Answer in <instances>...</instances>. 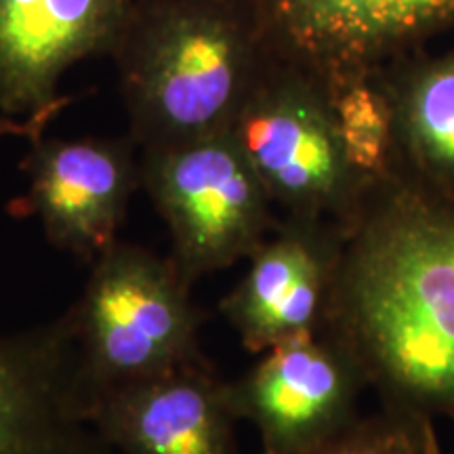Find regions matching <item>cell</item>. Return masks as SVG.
Masks as SVG:
<instances>
[{
  "instance_id": "obj_1",
  "label": "cell",
  "mask_w": 454,
  "mask_h": 454,
  "mask_svg": "<svg viewBox=\"0 0 454 454\" xmlns=\"http://www.w3.org/2000/svg\"><path fill=\"white\" fill-rule=\"evenodd\" d=\"M325 331L381 404L454 421V194L397 164L368 185Z\"/></svg>"
},
{
  "instance_id": "obj_2",
  "label": "cell",
  "mask_w": 454,
  "mask_h": 454,
  "mask_svg": "<svg viewBox=\"0 0 454 454\" xmlns=\"http://www.w3.org/2000/svg\"><path fill=\"white\" fill-rule=\"evenodd\" d=\"M139 150L223 133L270 57L248 0H133L112 51Z\"/></svg>"
},
{
  "instance_id": "obj_3",
  "label": "cell",
  "mask_w": 454,
  "mask_h": 454,
  "mask_svg": "<svg viewBox=\"0 0 454 454\" xmlns=\"http://www.w3.org/2000/svg\"><path fill=\"white\" fill-rule=\"evenodd\" d=\"M70 309L90 402L200 360L202 314L173 259L118 240Z\"/></svg>"
},
{
  "instance_id": "obj_4",
  "label": "cell",
  "mask_w": 454,
  "mask_h": 454,
  "mask_svg": "<svg viewBox=\"0 0 454 454\" xmlns=\"http://www.w3.org/2000/svg\"><path fill=\"white\" fill-rule=\"evenodd\" d=\"M231 133L284 217L326 219L348 234L371 184L348 162L325 78L270 51Z\"/></svg>"
},
{
  "instance_id": "obj_5",
  "label": "cell",
  "mask_w": 454,
  "mask_h": 454,
  "mask_svg": "<svg viewBox=\"0 0 454 454\" xmlns=\"http://www.w3.org/2000/svg\"><path fill=\"white\" fill-rule=\"evenodd\" d=\"M141 187L167 221L181 276L194 284L248 259L278 219L234 133L139 150Z\"/></svg>"
},
{
  "instance_id": "obj_6",
  "label": "cell",
  "mask_w": 454,
  "mask_h": 454,
  "mask_svg": "<svg viewBox=\"0 0 454 454\" xmlns=\"http://www.w3.org/2000/svg\"><path fill=\"white\" fill-rule=\"evenodd\" d=\"M271 53L325 81L377 74L454 34V0H248Z\"/></svg>"
},
{
  "instance_id": "obj_7",
  "label": "cell",
  "mask_w": 454,
  "mask_h": 454,
  "mask_svg": "<svg viewBox=\"0 0 454 454\" xmlns=\"http://www.w3.org/2000/svg\"><path fill=\"white\" fill-rule=\"evenodd\" d=\"M236 381L227 400L257 429L261 454H303L354 425L368 387L356 356L322 331L276 345Z\"/></svg>"
},
{
  "instance_id": "obj_8",
  "label": "cell",
  "mask_w": 454,
  "mask_h": 454,
  "mask_svg": "<svg viewBox=\"0 0 454 454\" xmlns=\"http://www.w3.org/2000/svg\"><path fill=\"white\" fill-rule=\"evenodd\" d=\"M133 0H0V135L36 139L74 66L112 55Z\"/></svg>"
},
{
  "instance_id": "obj_9",
  "label": "cell",
  "mask_w": 454,
  "mask_h": 454,
  "mask_svg": "<svg viewBox=\"0 0 454 454\" xmlns=\"http://www.w3.org/2000/svg\"><path fill=\"white\" fill-rule=\"evenodd\" d=\"M139 145L133 137H41L21 162L26 194L11 204L15 215L41 221L59 251L93 265L118 242L129 200L141 185Z\"/></svg>"
},
{
  "instance_id": "obj_10",
  "label": "cell",
  "mask_w": 454,
  "mask_h": 454,
  "mask_svg": "<svg viewBox=\"0 0 454 454\" xmlns=\"http://www.w3.org/2000/svg\"><path fill=\"white\" fill-rule=\"evenodd\" d=\"M0 454H116L90 419L70 309L0 334Z\"/></svg>"
},
{
  "instance_id": "obj_11",
  "label": "cell",
  "mask_w": 454,
  "mask_h": 454,
  "mask_svg": "<svg viewBox=\"0 0 454 454\" xmlns=\"http://www.w3.org/2000/svg\"><path fill=\"white\" fill-rule=\"evenodd\" d=\"M345 231L326 219L284 217L248 257L221 314L253 354L322 333L337 291Z\"/></svg>"
},
{
  "instance_id": "obj_12",
  "label": "cell",
  "mask_w": 454,
  "mask_h": 454,
  "mask_svg": "<svg viewBox=\"0 0 454 454\" xmlns=\"http://www.w3.org/2000/svg\"><path fill=\"white\" fill-rule=\"evenodd\" d=\"M90 419L116 454H240L227 383L207 357L93 397Z\"/></svg>"
},
{
  "instance_id": "obj_13",
  "label": "cell",
  "mask_w": 454,
  "mask_h": 454,
  "mask_svg": "<svg viewBox=\"0 0 454 454\" xmlns=\"http://www.w3.org/2000/svg\"><path fill=\"white\" fill-rule=\"evenodd\" d=\"M377 78L394 112V164L454 194V43L400 57Z\"/></svg>"
},
{
  "instance_id": "obj_14",
  "label": "cell",
  "mask_w": 454,
  "mask_h": 454,
  "mask_svg": "<svg viewBox=\"0 0 454 454\" xmlns=\"http://www.w3.org/2000/svg\"><path fill=\"white\" fill-rule=\"evenodd\" d=\"M339 137L351 168L366 184L379 181L394 167V112L377 74L340 78L328 84Z\"/></svg>"
},
{
  "instance_id": "obj_15",
  "label": "cell",
  "mask_w": 454,
  "mask_h": 454,
  "mask_svg": "<svg viewBox=\"0 0 454 454\" xmlns=\"http://www.w3.org/2000/svg\"><path fill=\"white\" fill-rule=\"evenodd\" d=\"M303 454H440L434 417L404 406L381 404L325 444Z\"/></svg>"
}]
</instances>
